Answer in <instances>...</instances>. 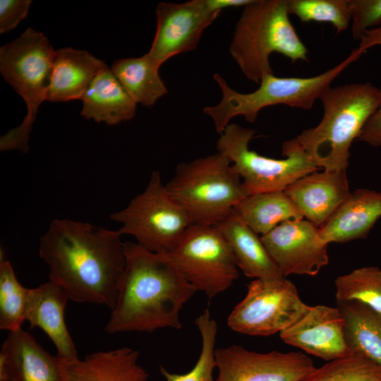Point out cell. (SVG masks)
<instances>
[{"instance_id":"22","label":"cell","mask_w":381,"mask_h":381,"mask_svg":"<svg viewBox=\"0 0 381 381\" xmlns=\"http://www.w3.org/2000/svg\"><path fill=\"white\" fill-rule=\"evenodd\" d=\"M107 66L85 50L71 47L56 50L46 100L81 99L96 75Z\"/></svg>"},{"instance_id":"18","label":"cell","mask_w":381,"mask_h":381,"mask_svg":"<svg viewBox=\"0 0 381 381\" xmlns=\"http://www.w3.org/2000/svg\"><path fill=\"white\" fill-rule=\"evenodd\" d=\"M68 300L65 290L50 280L36 288L29 289L25 320L30 323V329L39 327L47 334L55 345L60 359L72 361L78 357L64 320Z\"/></svg>"},{"instance_id":"4","label":"cell","mask_w":381,"mask_h":381,"mask_svg":"<svg viewBox=\"0 0 381 381\" xmlns=\"http://www.w3.org/2000/svg\"><path fill=\"white\" fill-rule=\"evenodd\" d=\"M286 0H253L244 6L229 52L244 75L259 83L272 74L270 56L308 61V50L290 22Z\"/></svg>"},{"instance_id":"12","label":"cell","mask_w":381,"mask_h":381,"mask_svg":"<svg viewBox=\"0 0 381 381\" xmlns=\"http://www.w3.org/2000/svg\"><path fill=\"white\" fill-rule=\"evenodd\" d=\"M214 381H301L315 368L302 352L258 353L232 345L215 351Z\"/></svg>"},{"instance_id":"34","label":"cell","mask_w":381,"mask_h":381,"mask_svg":"<svg viewBox=\"0 0 381 381\" xmlns=\"http://www.w3.org/2000/svg\"><path fill=\"white\" fill-rule=\"evenodd\" d=\"M381 95V85L379 88ZM356 140L372 146H381V99L379 105L362 128Z\"/></svg>"},{"instance_id":"13","label":"cell","mask_w":381,"mask_h":381,"mask_svg":"<svg viewBox=\"0 0 381 381\" xmlns=\"http://www.w3.org/2000/svg\"><path fill=\"white\" fill-rule=\"evenodd\" d=\"M219 13L211 9L207 0L159 3L157 29L147 53L162 64L176 54L195 49L202 32Z\"/></svg>"},{"instance_id":"21","label":"cell","mask_w":381,"mask_h":381,"mask_svg":"<svg viewBox=\"0 0 381 381\" xmlns=\"http://www.w3.org/2000/svg\"><path fill=\"white\" fill-rule=\"evenodd\" d=\"M224 237L237 266L248 277L284 278L259 234L248 226L233 210L215 225Z\"/></svg>"},{"instance_id":"9","label":"cell","mask_w":381,"mask_h":381,"mask_svg":"<svg viewBox=\"0 0 381 381\" xmlns=\"http://www.w3.org/2000/svg\"><path fill=\"white\" fill-rule=\"evenodd\" d=\"M110 219L121 224V235H131L143 248L159 253L172 250L193 224L167 192L159 171H153L145 190Z\"/></svg>"},{"instance_id":"16","label":"cell","mask_w":381,"mask_h":381,"mask_svg":"<svg viewBox=\"0 0 381 381\" xmlns=\"http://www.w3.org/2000/svg\"><path fill=\"white\" fill-rule=\"evenodd\" d=\"M0 381H64L60 358L28 332H8L0 352Z\"/></svg>"},{"instance_id":"14","label":"cell","mask_w":381,"mask_h":381,"mask_svg":"<svg viewBox=\"0 0 381 381\" xmlns=\"http://www.w3.org/2000/svg\"><path fill=\"white\" fill-rule=\"evenodd\" d=\"M282 276H315L328 265L327 245L319 227L307 219L287 220L260 236Z\"/></svg>"},{"instance_id":"26","label":"cell","mask_w":381,"mask_h":381,"mask_svg":"<svg viewBox=\"0 0 381 381\" xmlns=\"http://www.w3.org/2000/svg\"><path fill=\"white\" fill-rule=\"evenodd\" d=\"M161 66L147 53L138 58L118 59L111 70L136 104L151 107L168 92L159 75Z\"/></svg>"},{"instance_id":"32","label":"cell","mask_w":381,"mask_h":381,"mask_svg":"<svg viewBox=\"0 0 381 381\" xmlns=\"http://www.w3.org/2000/svg\"><path fill=\"white\" fill-rule=\"evenodd\" d=\"M352 20L351 32L360 40L370 28L381 23V0H349Z\"/></svg>"},{"instance_id":"2","label":"cell","mask_w":381,"mask_h":381,"mask_svg":"<svg viewBox=\"0 0 381 381\" xmlns=\"http://www.w3.org/2000/svg\"><path fill=\"white\" fill-rule=\"evenodd\" d=\"M126 265L116 301L105 327L109 334L152 333L182 327L180 312L197 291L165 253L123 243Z\"/></svg>"},{"instance_id":"19","label":"cell","mask_w":381,"mask_h":381,"mask_svg":"<svg viewBox=\"0 0 381 381\" xmlns=\"http://www.w3.org/2000/svg\"><path fill=\"white\" fill-rule=\"evenodd\" d=\"M139 356L138 351L128 347L98 351L83 360L60 359V370L64 381H149Z\"/></svg>"},{"instance_id":"11","label":"cell","mask_w":381,"mask_h":381,"mask_svg":"<svg viewBox=\"0 0 381 381\" xmlns=\"http://www.w3.org/2000/svg\"><path fill=\"white\" fill-rule=\"evenodd\" d=\"M309 306L285 277L255 279L248 284L245 297L229 315L227 325L241 334L270 336L291 326Z\"/></svg>"},{"instance_id":"6","label":"cell","mask_w":381,"mask_h":381,"mask_svg":"<svg viewBox=\"0 0 381 381\" xmlns=\"http://www.w3.org/2000/svg\"><path fill=\"white\" fill-rule=\"evenodd\" d=\"M165 187L198 225L215 226L248 195L231 162L218 152L180 163Z\"/></svg>"},{"instance_id":"17","label":"cell","mask_w":381,"mask_h":381,"mask_svg":"<svg viewBox=\"0 0 381 381\" xmlns=\"http://www.w3.org/2000/svg\"><path fill=\"white\" fill-rule=\"evenodd\" d=\"M286 194L303 217L320 227L350 193L346 170L312 172L289 185Z\"/></svg>"},{"instance_id":"10","label":"cell","mask_w":381,"mask_h":381,"mask_svg":"<svg viewBox=\"0 0 381 381\" xmlns=\"http://www.w3.org/2000/svg\"><path fill=\"white\" fill-rule=\"evenodd\" d=\"M167 254L196 291L212 299L238 277L229 246L215 226L192 224Z\"/></svg>"},{"instance_id":"20","label":"cell","mask_w":381,"mask_h":381,"mask_svg":"<svg viewBox=\"0 0 381 381\" xmlns=\"http://www.w3.org/2000/svg\"><path fill=\"white\" fill-rule=\"evenodd\" d=\"M380 217L381 191L356 189L350 192L328 221L319 227V236L327 245L365 238Z\"/></svg>"},{"instance_id":"30","label":"cell","mask_w":381,"mask_h":381,"mask_svg":"<svg viewBox=\"0 0 381 381\" xmlns=\"http://www.w3.org/2000/svg\"><path fill=\"white\" fill-rule=\"evenodd\" d=\"M29 289L18 281L8 261L0 264V329L8 332L21 329L25 320Z\"/></svg>"},{"instance_id":"28","label":"cell","mask_w":381,"mask_h":381,"mask_svg":"<svg viewBox=\"0 0 381 381\" xmlns=\"http://www.w3.org/2000/svg\"><path fill=\"white\" fill-rule=\"evenodd\" d=\"M301 381H381V365L359 352L351 351L315 368Z\"/></svg>"},{"instance_id":"8","label":"cell","mask_w":381,"mask_h":381,"mask_svg":"<svg viewBox=\"0 0 381 381\" xmlns=\"http://www.w3.org/2000/svg\"><path fill=\"white\" fill-rule=\"evenodd\" d=\"M255 132L230 123L217 141V152L231 162L248 195L284 190L294 181L319 169L294 138L283 143L285 159L269 158L250 150Z\"/></svg>"},{"instance_id":"29","label":"cell","mask_w":381,"mask_h":381,"mask_svg":"<svg viewBox=\"0 0 381 381\" xmlns=\"http://www.w3.org/2000/svg\"><path fill=\"white\" fill-rule=\"evenodd\" d=\"M195 324L201 337L198 359L191 370L182 375L171 373L160 365L159 371L167 381H214L213 372L216 368L217 322L207 308L195 319Z\"/></svg>"},{"instance_id":"24","label":"cell","mask_w":381,"mask_h":381,"mask_svg":"<svg viewBox=\"0 0 381 381\" xmlns=\"http://www.w3.org/2000/svg\"><path fill=\"white\" fill-rule=\"evenodd\" d=\"M234 210L258 234L263 236L283 222L303 219V216L284 190L248 195Z\"/></svg>"},{"instance_id":"3","label":"cell","mask_w":381,"mask_h":381,"mask_svg":"<svg viewBox=\"0 0 381 381\" xmlns=\"http://www.w3.org/2000/svg\"><path fill=\"white\" fill-rule=\"evenodd\" d=\"M320 99L321 121L294 139L319 169L346 170L351 145L379 105L380 92L370 83H351L329 88Z\"/></svg>"},{"instance_id":"15","label":"cell","mask_w":381,"mask_h":381,"mask_svg":"<svg viewBox=\"0 0 381 381\" xmlns=\"http://www.w3.org/2000/svg\"><path fill=\"white\" fill-rule=\"evenodd\" d=\"M279 335L286 344L327 361L351 352L345 339L344 320L337 306H309L297 321Z\"/></svg>"},{"instance_id":"7","label":"cell","mask_w":381,"mask_h":381,"mask_svg":"<svg viewBox=\"0 0 381 381\" xmlns=\"http://www.w3.org/2000/svg\"><path fill=\"white\" fill-rule=\"evenodd\" d=\"M56 51L45 35L29 28L0 48V72L27 107L23 122L1 136V151L28 150V140L38 108L46 100Z\"/></svg>"},{"instance_id":"36","label":"cell","mask_w":381,"mask_h":381,"mask_svg":"<svg viewBox=\"0 0 381 381\" xmlns=\"http://www.w3.org/2000/svg\"><path fill=\"white\" fill-rule=\"evenodd\" d=\"M253 0H207L211 9L221 11L227 7L246 6L250 4Z\"/></svg>"},{"instance_id":"23","label":"cell","mask_w":381,"mask_h":381,"mask_svg":"<svg viewBox=\"0 0 381 381\" xmlns=\"http://www.w3.org/2000/svg\"><path fill=\"white\" fill-rule=\"evenodd\" d=\"M81 100V115L97 123L116 125L135 115L136 102L108 66L96 75Z\"/></svg>"},{"instance_id":"25","label":"cell","mask_w":381,"mask_h":381,"mask_svg":"<svg viewBox=\"0 0 381 381\" xmlns=\"http://www.w3.org/2000/svg\"><path fill=\"white\" fill-rule=\"evenodd\" d=\"M337 307L344 320V335L350 350L381 365V313L356 301L337 302Z\"/></svg>"},{"instance_id":"35","label":"cell","mask_w":381,"mask_h":381,"mask_svg":"<svg viewBox=\"0 0 381 381\" xmlns=\"http://www.w3.org/2000/svg\"><path fill=\"white\" fill-rule=\"evenodd\" d=\"M360 40L357 49L362 54L373 46L381 45V27L366 30Z\"/></svg>"},{"instance_id":"1","label":"cell","mask_w":381,"mask_h":381,"mask_svg":"<svg viewBox=\"0 0 381 381\" xmlns=\"http://www.w3.org/2000/svg\"><path fill=\"white\" fill-rule=\"evenodd\" d=\"M119 230L68 219H55L41 237L39 255L49 280L78 303L114 308L126 265Z\"/></svg>"},{"instance_id":"33","label":"cell","mask_w":381,"mask_h":381,"mask_svg":"<svg viewBox=\"0 0 381 381\" xmlns=\"http://www.w3.org/2000/svg\"><path fill=\"white\" fill-rule=\"evenodd\" d=\"M31 0L0 1V33L9 32L26 18Z\"/></svg>"},{"instance_id":"5","label":"cell","mask_w":381,"mask_h":381,"mask_svg":"<svg viewBox=\"0 0 381 381\" xmlns=\"http://www.w3.org/2000/svg\"><path fill=\"white\" fill-rule=\"evenodd\" d=\"M361 55L355 49L342 62L313 77L283 78L267 74L260 87L250 93L236 92L219 74H214L213 78L220 87L222 99L216 105L205 107L203 111L212 118L220 135L234 117L243 116L247 121L253 123L259 111L266 107L284 104L308 110L331 87L332 81Z\"/></svg>"},{"instance_id":"27","label":"cell","mask_w":381,"mask_h":381,"mask_svg":"<svg viewBox=\"0 0 381 381\" xmlns=\"http://www.w3.org/2000/svg\"><path fill=\"white\" fill-rule=\"evenodd\" d=\"M337 302L356 301L381 313V269L358 268L334 281Z\"/></svg>"},{"instance_id":"31","label":"cell","mask_w":381,"mask_h":381,"mask_svg":"<svg viewBox=\"0 0 381 381\" xmlns=\"http://www.w3.org/2000/svg\"><path fill=\"white\" fill-rule=\"evenodd\" d=\"M289 14L301 22H328L337 34L346 30L351 20L349 0H287Z\"/></svg>"}]
</instances>
